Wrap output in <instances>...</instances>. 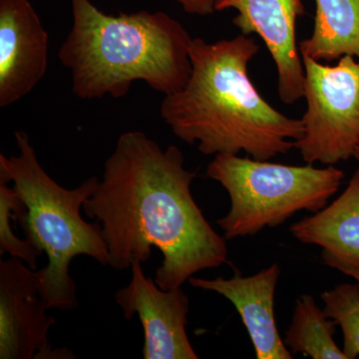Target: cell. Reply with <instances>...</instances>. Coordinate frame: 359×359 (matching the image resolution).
<instances>
[{"mask_svg": "<svg viewBox=\"0 0 359 359\" xmlns=\"http://www.w3.org/2000/svg\"><path fill=\"white\" fill-rule=\"evenodd\" d=\"M71 4L73 25L58 57L78 98H121L138 81L164 95L184 88L193 39L178 20L162 11L109 15L90 0Z\"/></svg>", "mask_w": 359, "mask_h": 359, "instance_id": "3957f363", "label": "cell"}, {"mask_svg": "<svg viewBox=\"0 0 359 359\" xmlns=\"http://www.w3.org/2000/svg\"><path fill=\"white\" fill-rule=\"evenodd\" d=\"M302 59L306 109L294 148L308 164L334 166L353 157L359 145V58L346 55L334 66Z\"/></svg>", "mask_w": 359, "mask_h": 359, "instance_id": "8992f818", "label": "cell"}, {"mask_svg": "<svg viewBox=\"0 0 359 359\" xmlns=\"http://www.w3.org/2000/svg\"><path fill=\"white\" fill-rule=\"evenodd\" d=\"M15 140L18 155H0V180L11 182L21 200L13 219L26 240L48 259L45 268L36 271L40 297L47 309L72 311L78 306L76 283L69 271L73 259L87 256L103 266L109 263L101 224L81 217L99 180L92 177L76 188L66 189L41 166L27 134L16 132Z\"/></svg>", "mask_w": 359, "mask_h": 359, "instance_id": "277c9868", "label": "cell"}, {"mask_svg": "<svg viewBox=\"0 0 359 359\" xmlns=\"http://www.w3.org/2000/svg\"><path fill=\"white\" fill-rule=\"evenodd\" d=\"M335 327L313 297L304 294L295 302L292 323L283 341L292 355L304 353L313 359H346L335 342Z\"/></svg>", "mask_w": 359, "mask_h": 359, "instance_id": "5bb4252c", "label": "cell"}, {"mask_svg": "<svg viewBox=\"0 0 359 359\" xmlns=\"http://www.w3.org/2000/svg\"><path fill=\"white\" fill-rule=\"evenodd\" d=\"M353 157L359 162V145L358 146V148L355 149V151H354Z\"/></svg>", "mask_w": 359, "mask_h": 359, "instance_id": "ac0fdd59", "label": "cell"}, {"mask_svg": "<svg viewBox=\"0 0 359 359\" xmlns=\"http://www.w3.org/2000/svg\"><path fill=\"white\" fill-rule=\"evenodd\" d=\"M20 205L21 200L15 189L0 180V254H8L36 271L37 259L41 252L29 241L16 237L11 228L14 210Z\"/></svg>", "mask_w": 359, "mask_h": 359, "instance_id": "2e32d148", "label": "cell"}, {"mask_svg": "<svg viewBox=\"0 0 359 359\" xmlns=\"http://www.w3.org/2000/svg\"><path fill=\"white\" fill-rule=\"evenodd\" d=\"M131 280L115 294L126 320L137 314L144 330L145 359H198L187 334L190 302L182 287L162 290L133 262Z\"/></svg>", "mask_w": 359, "mask_h": 359, "instance_id": "ba28073f", "label": "cell"}, {"mask_svg": "<svg viewBox=\"0 0 359 359\" xmlns=\"http://www.w3.org/2000/svg\"><path fill=\"white\" fill-rule=\"evenodd\" d=\"M280 268L273 264L254 276L238 271L231 278L189 280L196 289L223 295L235 306L255 347L257 359L294 358L278 332L275 318V294Z\"/></svg>", "mask_w": 359, "mask_h": 359, "instance_id": "8fae6325", "label": "cell"}, {"mask_svg": "<svg viewBox=\"0 0 359 359\" xmlns=\"http://www.w3.org/2000/svg\"><path fill=\"white\" fill-rule=\"evenodd\" d=\"M233 9L241 33L257 34L271 54L278 74V93L285 104L304 98V63L297 41V21L306 13L302 0H218L216 11Z\"/></svg>", "mask_w": 359, "mask_h": 359, "instance_id": "9c48e42d", "label": "cell"}, {"mask_svg": "<svg viewBox=\"0 0 359 359\" xmlns=\"http://www.w3.org/2000/svg\"><path fill=\"white\" fill-rule=\"evenodd\" d=\"M353 280L359 283V276H356V278H354Z\"/></svg>", "mask_w": 359, "mask_h": 359, "instance_id": "d6986e66", "label": "cell"}, {"mask_svg": "<svg viewBox=\"0 0 359 359\" xmlns=\"http://www.w3.org/2000/svg\"><path fill=\"white\" fill-rule=\"evenodd\" d=\"M256 40L193 39L192 72L183 89L165 95L160 114L175 136L207 156L238 155L269 161L287 154L304 135L301 119L264 100L248 72L259 53Z\"/></svg>", "mask_w": 359, "mask_h": 359, "instance_id": "7a4b0ae2", "label": "cell"}, {"mask_svg": "<svg viewBox=\"0 0 359 359\" xmlns=\"http://www.w3.org/2000/svg\"><path fill=\"white\" fill-rule=\"evenodd\" d=\"M36 271L18 259L0 261V358H75L68 349H53L48 332L55 318L46 313Z\"/></svg>", "mask_w": 359, "mask_h": 359, "instance_id": "52a82bcc", "label": "cell"}, {"mask_svg": "<svg viewBox=\"0 0 359 359\" xmlns=\"http://www.w3.org/2000/svg\"><path fill=\"white\" fill-rule=\"evenodd\" d=\"M299 51L320 62L359 58V0H316L313 33Z\"/></svg>", "mask_w": 359, "mask_h": 359, "instance_id": "4fadbf2b", "label": "cell"}, {"mask_svg": "<svg viewBox=\"0 0 359 359\" xmlns=\"http://www.w3.org/2000/svg\"><path fill=\"white\" fill-rule=\"evenodd\" d=\"M292 237L321 248L323 263L340 273L359 276V169L339 197L290 226Z\"/></svg>", "mask_w": 359, "mask_h": 359, "instance_id": "7c38bea8", "label": "cell"}, {"mask_svg": "<svg viewBox=\"0 0 359 359\" xmlns=\"http://www.w3.org/2000/svg\"><path fill=\"white\" fill-rule=\"evenodd\" d=\"M196 177L176 146L164 150L141 131L119 137L102 179L83 205L85 215L101 224L108 266L131 269L135 261L148 262L157 248L163 259L154 280L168 290L228 262L226 238L194 199Z\"/></svg>", "mask_w": 359, "mask_h": 359, "instance_id": "6da1fadb", "label": "cell"}, {"mask_svg": "<svg viewBox=\"0 0 359 359\" xmlns=\"http://www.w3.org/2000/svg\"><path fill=\"white\" fill-rule=\"evenodd\" d=\"M207 176L230 197V211L217 221L226 240L256 236L301 211H320L344 179L334 166H290L238 155L215 156Z\"/></svg>", "mask_w": 359, "mask_h": 359, "instance_id": "5b68a950", "label": "cell"}, {"mask_svg": "<svg viewBox=\"0 0 359 359\" xmlns=\"http://www.w3.org/2000/svg\"><path fill=\"white\" fill-rule=\"evenodd\" d=\"M187 13L193 15H211L216 11L218 0H175Z\"/></svg>", "mask_w": 359, "mask_h": 359, "instance_id": "e0dca14e", "label": "cell"}, {"mask_svg": "<svg viewBox=\"0 0 359 359\" xmlns=\"http://www.w3.org/2000/svg\"><path fill=\"white\" fill-rule=\"evenodd\" d=\"M47 62L48 34L29 0H0V107L29 94Z\"/></svg>", "mask_w": 359, "mask_h": 359, "instance_id": "30bf717a", "label": "cell"}, {"mask_svg": "<svg viewBox=\"0 0 359 359\" xmlns=\"http://www.w3.org/2000/svg\"><path fill=\"white\" fill-rule=\"evenodd\" d=\"M323 311L344 334L346 359L359 356V283H344L320 294Z\"/></svg>", "mask_w": 359, "mask_h": 359, "instance_id": "9a60e30c", "label": "cell"}]
</instances>
